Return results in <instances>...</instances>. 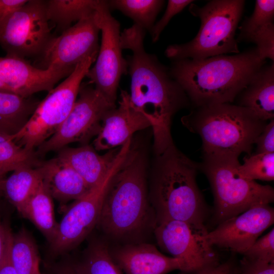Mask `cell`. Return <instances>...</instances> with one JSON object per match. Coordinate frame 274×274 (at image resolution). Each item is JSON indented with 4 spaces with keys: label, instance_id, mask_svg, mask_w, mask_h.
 Instances as JSON below:
<instances>
[{
    "label": "cell",
    "instance_id": "obj_1",
    "mask_svg": "<svg viewBox=\"0 0 274 274\" xmlns=\"http://www.w3.org/2000/svg\"><path fill=\"white\" fill-rule=\"evenodd\" d=\"M146 30L133 24L121 32L122 49L131 55L126 59L131 78V102L149 120L153 133L154 153H162L174 144L172 118L190 103L185 91L171 76L169 70L144 48Z\"/></svg>",
    "mask_w": 274,
    "mask_h": 274
},
{
    "label": "cell",
    "instance_id": "obj_2",
    "mask_svg": "<svg viewBox=\"0 0 274 274\" xmlns=\"http://www.w3.org/2000/svg\"><path fill=\"white\" fill-rule=\"evenodd\" d=\"M265 59L256 47L234 55L174 60L169 70L194 107L232 103Z\"/></svg>",
    "mask_w": 274,
    "mask_h": 274
},
{
    "label": "cell",
    "instance_id": "obj_3",
    "mask_svg": "<svg viewBox=\"0 0 274 274\" xmlns=\"http://www.w3.org/2000/svg\"><path fill=\"white\" fill-rule=\"evenodd\" d=\"M145 157L132 145L111 178L96 226L109 237L129 239L139 235L150 217Z\"/></svg>",
    "mask_w": 274,
    "mask_h": 274
},
{
    "label": "cell",
    "instance_id": "obj_4",
    "mask_svg": "<svg viewBox=\"0 0 274 274\" xmlns=\"http://www.w3.org/2000/svg\"><path fill=\"white\" fill-rule=\"evenodd\" d=\"M155 156L150 202L156 222L173 220L204 224L209 209L196 183L198 163L174 144Z\"/></svg>",
    "mask_w": 274,
    "mask_h": 274
},
{
    "label": "cell",
    "instance_id": "obj_5",
    "mask_svg": "<svg viewBox=\"0 0 274 274\" xmlns=\"http://www.w3.org/2000/svg\"><path fill=\"white\" fill-rule=\"evenodd\" d=\"M181 121L202 141L203 157L238 158L251 154L255 141L267 121L249 109L231 103L195 108Z\"/></svg>",
    "mask_w": 274,
    "mask_h": 274
},
{
    "label": "cell",
    "instance_id": "obj_6",
    "mask_svg": "<svg viewBox=\"0 0 274 274\" xmlns=\"http://www.w3.org/2000/svg\"><path fill=\"white\" fill-rule=\"evenodd\" d=\"M245 3L242 0H214L202 7L191 4L189 10L200 18V29L191 41L167 47L165 56L174 60H199L226 53H239L235 36Z\"/></svg>",
    "mask_w": 274,
    "mask_h": 274
},
{
    "label": "cell",
    "instance_id": "obj_7",
    "mask_svg": "<svg viewBox=\"0 0 274 274\" xmlns=\"http://www.w3.org/2000/svg\"><path fill=\"white\" fill-rule=\"evenodd\" d=\"M238 158L203 157L199 170L206 176L214 199V220L217 224L258 204L274 200L273 188L243 177Z\"/></svg>",
    "mask_w": 274,
    "mask_h": 274
},
{
    "label": "cell",
    "instance_id": "obj_8",
    "mask_svg": "<svg viewBox=\"0 0 274 274\" xmlns=\"http://www.w3.org/2000/svg\"><path fill=\"white\" fill-rule=\"evenodd\" d=\"M97 56L80 62L74 71L40 101L25 126L12 139L27 150H35L50 138L66 119L77 98L83 79Z\"/></svg>",
    "mask_w": 274,
    "mask_h": 274
},
{
    "label": "cell",
    "instance_id": "obj_9",
    "mask_svg": "<svg viewBox=\"0 0 274 274\" xmlns=\"http://www.w3.org/2000/svg\"><path fill=\"white\" fill-rule=\"evenodd\" d=\"M130 147L129 141L121 146L115 162L102 179L69 207L58 223L56 235L50 244L53 254H62L75 248L96 226L109 182L124 161Z\"/></svg>",
    "mask_w": 274,
    "mask_h": 274
},
{
    "label": "cell",
    "instance_id": "obj_10",
    "mask_svg": "<svg viewBox=\"0 0 274 274\" xmlns=\"http://www.w3.org/2000/svg\"><path fill=\"white\" fill-rule=\"evenodd\" d=\"M204 224L167 220L156 222L154 233L159 247L181 260L183 273L197 274L219 263V256L208 242Z\"/></svg>",
    "mask_w": 274,
    "mask_h": 274
},
{
    "label": "cell",
    "instance_id": "obj_11",
    "mask_svg": "<svg viewBox=\"0 0 274 274\" xmlns=\"http://www.w3.org/2000/svg\"><path fill=\"white\" fill-rule=\"evenodd\" d=\"M94 17L101 43L95 63L86 77L109 103L116 106L120 79L128 72L127 61L122 53L120 24L111 15L107 1L99 0Z\"/></svg>",
    "mask_w": 274,
    "mask_h": 274
},
{
    "label": "cell",
    "instance_id": "obj_12",
    "mask_svg": "<svg viewBox=\"0 0 274 274\" xmlns=\"http://www.w3.org/2000/svg\"><path fill=\"white\" fill-rule=\"evenodd\" d=\"M78 96L72 110L59 128L38 147V155L58 151L73 143L88 144L90 140L98 133L105 114L116 107L88 84L81 83Z\"/></svg>",
    "mask_w": 274,
    "mask_h": 274
},
{
    "label": "cell",
    "instance_id": "obj_13",
    "mask_svg": "<svg viewBox=\"0 0 274 274\" xmlns=\"http://www.w3.org/2000/svg\"><path fill=\"white\" fill-rule=\"evenodd\" d=\"M45 1L28 0L0 24V45L7 55H41L53 36Z\"/></svg>",
    "mask_w": 274,
    "mask_h": 274
},
{
    "label": "cell",
    "instance_id": "obj_14",
    "mask_svg": "<svg viewBox=\"0 0 274 274\" xmlns=\"http://www.w3.org/2000/svg\"><path fill=\"white\" fill-rule=\"evenodd\" d=\"M94 14L78 21L58 37H52L40 55L41 68L55 66L74 71L87 57L97 56L100 30Z\"/></svg>",
    "mask_w": 274,
    "mask_h": 274
},
{
    "label": "cell",
    "instance_id": "obj_15",
    "mask_svg": "<svg viewBox=\"0 0 274 274\" xmlns=\"http://www.w3.org/2000/svg\"><path fill=\"white\" fill-rule=\"evenodd\" d=\"M273 222V208L269 204H258L218 224L207 237L213 247L243 255Z\"/></svg>",
    "mask_w": 274,
    "mask_h": 274
},
{
    "label": "cell",
    "instance_id": "obj_16",
    "mask_svg": "<svg viewBox=\"0 0 274 274\" xmlns=\"http://www.w3.org/2000/svg\"><path fill=\"white\" fill-rule=\"evenodd\" d=\"M74 71L55 66L43 69L32 65L24 58L0 57V80L12 92L25 97L42 91L49 92Z\"/></svg>",
    "mask_w": 274,
    "mask_h": 274
},
{
    "label": "cell",
    "instance_id": "obj_17",
    "mask_svg": "<svg viewBox=\"0 0 274 274\" xmlns=\"http://www.w3.org/2000/svg\"><path fill=\"white\" fill-rule=\"evenodd\" d=\"M149 127V120L133 106L129 94L123 90L118 107L111 109L104 116L93 147L102 151L120 147L134 133Z\"/></svg>",
    "mask_w": 274,
    "mask_h": 274
},
{
    "label": "cell",
    "instance_id": "obj_18",
    "mask_svg": "<svg viewBox=\"0 0 274 274\" xmlns=\"http://www.w3.org/2000/svg\"><path fill=\"white\" fill-rule=\"evenodd\" d=\"M110 252L125 274H167L174 270H184L181 260L165 255L151 244H126Z\"/></svg>",
    "mask_w": 274,
    "mask_h": 274
},
{
    "label": "cell",
    "instance_id": "obj_19",
    "mask_svg": "<svg viewBox=\"0 0 274 274\" xmlns=\"http://www.w3.org/2000/svg\"><path fill=\"white\" fill-rule=\"evenodd\" d=\"M37 167L52 197L62 204L80 198L91 189L76 172L57 156L41 161Z\"/></svg>",
    "mask_w": 274,
    "mask_h": 274
},
{
    "label": "cell",
    "instance_id": "obj_20",
    "mask_svg": "<svg viewBox=\"0 0 274 274\" xmlns=\"http://www.w3.org/2000/svg\"><path fill=\"white\" fill-rule=\"evenodd\" d=\"M120 147L99 155L88 144L77 148L64 147L58 151L57 157L67 163L92 188L105 176L115 162Z\"/></svg>",
    "mask_w": 274,
    "mask_h": 274
},
{
    "label": "cell",
    "instance_id": "obj_21",
    "mask_svg": "<svg viewBox=\"0 0 274 274\" xmlns=\"http://www.w3.org/2000/svg\"><path fill=\"white\" fill-rule=\"evenodd\" d=\"M237 105L267 121L274 118V63L263 65L239 93Z\"/></svg>",
    "mask_w": 274,
    "mask_h": 274
},
{
    "label": "cell",
    "instance_id": "obj_22",
    "mask_svg": "<svg viewBox=\"0 0 274 274\" xmlns=\"http://www.w3.org/2000/svg\"><path fill=\"white\" fill-rule=\"evenodd\" d=\"M40 101L0 90V132L13 136L25 126Z\"/></svg>",
    "mask_w": 274,
    "mask_h": 274
},
{
    "label": "cell",
    "instance_id": "obj_23",
    "mask_svg": "<svg viewBox=\"0 0 274 274\" xmlns=\"http://www.w3.org/2000/svg\"><path fill=\"white\" fill-rule=\"evenodd\" d=\"M19 213L30 221L50 244L52 242L58 223L55 218L53 198L43 181Z\"/></svg>",
    "mask_w": 274,
    "mask_h": 274
},
{
    "label": "cell",
    "instance_id": "obj_24",
    "mask_svg": "<svg viewBox=\"0 0 274 274\" xmlns=\"http://www.w3.org/2000/svg\"><path fill=\"white\" fill-rule=\"evenodd\" d=\"M99 0L45 1L46 12L49 22H52L62 32L73 22L93 14Z\"/></svg>",
    "mask_w": 274,
    "mask_h": 274
},
{
    "label": "cell",
    "instance_id": "obj_25",
    "mask_svg": "<svg viewBox=\"0 0 274 274\" xmlns=\"http://www.w3.org/2000/svg\"><path fill=\"white\" fill-rule=\"evenodd\" d=\"M42 181V175L38 167H20L5 179L2 191L19 212Z\"/></svg>",
    "mask_w": 274,
    "mask_h": 274
},
{
    "label": "cell",
    "instance_id": "obj_26",
    "mask_svg": "<svg viewBox=\"0 0 274 274\" xmlns=\"http://www.w3.org/2000/svg\"><path fill=\"white\" fill-rule=\"evenodd\" d=\"M72 264L77 274H123L108 244L98 239L92 241L81 259Z\"/></svg>",
    "mask_w": 274,
    "mask_h": 274
},
{
    "label": "cell",
    "instance_id": "obj_27",
    "mask_svg": "<svg viewBox=\"0 0 274 274\" xmlns=\"http://www.w3.org/2000/svg\"><path fill=\"white\" fill-rule=\"evenodd\" d=\"M11 257L17 274H42L37 246L30 233L22 228L12 234Z\"/></svg>",
    "mask_w": 274,
    "mask_h": 274
},
{
    "label": "cell",
    "instance_id": "obj_28",
    "mask_svg": "<svg viewBox=\"0 0 274 274\" xmlns=\"http://www.w3.org/2000/svg\"><path fill=\"white\" fill-rule=\"evenodd\" d=\"M164 2L162 0L107 1L110 10H119L131 18L134 24L150 32Z\"/></svg>",
    "mask_w": 274,
    "mask_h": 274
},
{
    "label": "cell",
    "instance_id": "obj_29",
    "mask_svg": "<svg viewBox=\"0 0 274 274\" xmlns=\"http://www.w3.org/2000/svg\"><path fill=\"white\" fill-rule=\"evenodd\" d=\"M35 150L17 144L11 135L0 132V176L23 167H37L40 162Z\"/></svg>",
    "mask_w": 274,
    "mask_h": 274
},
{
    "label": "cell",
    "instance_id": "obj_30",
    "mask_svg": "<svg viewBox=\"0 0 274 274\" xmlns=\"http://www.w3.org/2000/svg\"><path fill=\"white\" fill-rule=\"evenodd\" d=\"M243 160V164L238 167L243 177L255 181L274 180V153H255L246 156Z\"/></svg>",
    "mask_w": 274,
    "mask_h": 274
},
{
    "label": "cell",
    "instance_id": "obj_31",
    "mask_svg": "<svg viewBox=\"0 0 274 274\" xmlns=\"http://www.w3.org/2000/svg\"><path fill=\"white\" fill-rule=\"evenodd\" d=\"M274 1L257 0L254 12L241 27L238 40L247 41L248 38L267 23L273 22Z\"/></svg>",
    "mask_w": 274,
    "mask_h": 274
},
{
    "label": "cell",
    "instance_id": "obj_32",
    "mask_svg": "<svg viewBox=\"0 0 274 274\" xmlns=\"http://www.w3.org/2000/svg\"><path fill=\"white\" fill-rule=\"evenodd\" d=\"M243 255L250 259L274 262V228L258 238Z\"/></svg>",
    "mask_w": 274,
    "mask_h": 274
},
{
    "label": "cell",
    "instance_id": "obj_33",
    "mask_svg": "<svg viewBox=\"0 0 274 274\" xmlns=\"http://www.w3.org/2000/svg\"><path fill=\"white\" fill-rule=\"evenodd\" d=\"M256 44L261 57L274 60V25L266 24L250 36L247 40Z\"/></svg>",
    "mask_w": 274,
    "mask_h": 274
},
{
    "label": "cell",
    "instance_id": "obj_34",
    "mask_svg": "<svg viewBox=\"0 0 274 274\" xmlns=\"http://www.w3.org/2000/svg\"><path fill=\"white\" fill-rule=\"evenodd\" d=\"M193 2L194 1L192 0L168 1L167 8L163 16L154 24L150 31L152 41L153 42L157 41L161 33L170 19Z\"/></svg>",
    "mask_w": 274,
    "mask_h": 274
},
{
    "label": "cell",
    "instance_id": "obj_35",
    "mask_svg": "<svg viewBox=\"0 0 274 274\" xmlns=\"http://www.w3.org/2000/svg\"><path fill=\"white\" fill-rule=\"evenodd\" d=\"M237 274H274V262L255 260L244 257L238 265Z\"/></svg>",
    "mask_w": 274,
    "mask_h": 274
},
{
    "label": "cell",
    "instance_id": "obj_36",
    "mask_svg": "<svg viewBox=\"0 0 274 274\" xmlns=\"http://www.w3.org/2000/svg\"><path fill=\"white\" fill-rule=\"evenodd\" d=\"M256 153H274V119L269 120L257 138Z\"/></svg>",
    "mask_w": 274,
    "mask_h": 274
},
{
    "label": "cell",
    "instance_id": "obj_37",
    "mask_svg": "<svg viewBox=\"0 0 274 274\" xmlns=\"http://www.w3.org/2000/svg\"><path fill=\"white\" fill-rule=\"evenodd\" d=\"M238 265L230 258L227 261L204 269L197 274H237Z\"/></svg>",
    "mask_w": 274,
    "mask_h": 274
},
{
    "label": "cell",
    "instance_id": "obj_38",
    "mask_svg": "<svg viewBox=\"0 0 274 274\" xmlns=\"http://www.w3.org/2000/svg\"><path fill=\"white\" fill-rule=\"evenodd\" d=\"M12 234L9 228L7 233L5 253L0 265V274H17L13 266L11 257Z\"/></svg>",
    "mask_w": 274,
    "mask_h": 274
},
{
    "label": "cell",
    "instance_id": "obj_39",
    "mask_svg": "<svg viewBox=\"0 0 274 274\" xmlns=\"http://www.w3.org/2000/svg\"><path fill=\"white\" fill-rule=\"evenodd\" d=\"M28 0H0V24Z\"/></svg>",
    "mask_w": 274,
    "mask_h": 274
},
{
    "label": "cell",
    "instance_id": "obj_40",
    "mask_svg": "<svg viewBox=\"0 0 274 274\" xmlns=\"http://www.w3.org/2000/svg\"><path fill=\"white\" fill-rule=\"evenodd\" d=\"M9 227L4 225L0 222V265L3 260L6 244L7 233Z\"/></svg>",
    "mask_w": 274,
    "mask_h": 274
},
{
    "label": "cell",
    "instance_id": "obj_41",
    "mask_svg": "<svg viewBox=\"0 0 274 274\" xmlns=\"http://www.w3.org/2000/svg\"><path fill=\"white\" fill-rule=\"evenodd\" d=\"M55 274H77L72 263L64 264L57 267Z\"/></svg>",
    "mask_w": 274,
    "mask_h": 274
},
{
    "label": "cell",
    "instance_id": "obj_42",
    "mask_svg": "<svg viewBox=\"0 0 274 274\" xmlns=\"http://www.w3.org/2000/svg\"><path fill=\"white\" fill-rule=\"evenodd\" d=\"M0 90H5L12 92L9 88L0 80Z\"/></svg>",
    "mask_w": 274,
    "mask_h": 274
},
{
    "label": "cell",
    "instance_id": "obj_43",
    "mask_svg": "<svg viewBox=\"0 0 274 274\" xmlns=\"http://www.w3.org/2000/svg\"><path fill=\"white\" fill-rule=\"evenodd\" d=\"M5 179L4 178V176H0V192L2 191Z\"/></svg>",
    "mask_w": 274,
    "mask_h": 274
}]
</instances>
